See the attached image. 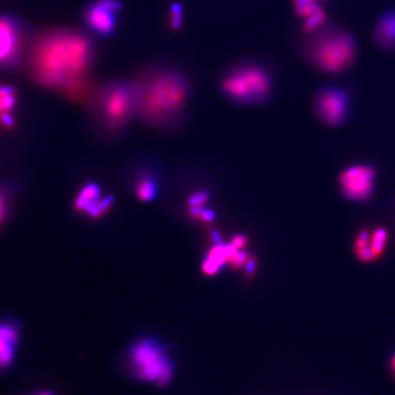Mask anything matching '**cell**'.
I'll use <instances>...</instances> for the list:
<instances>
[{"instance_id": "6da1fadb", "label": "cell", "mask_w": 395, "mask_h": 395, "mask_svg": "<svg viewBox=\"0 0 395 395\" xmlns=\"http://www.w3.org/2000/svg\"><path fill=\"white\" fill-rule=\"evenodd\" d=\"M97 56L95 37L88 32L56 28L37 37L30 46V74L43 87L77 92L89 80Z\"/></svg>"}, {"instance_id": "7a4b0ae2", "label": "cell", "mask_w": 395, "mask_h": 395, "mask_svg": "<svg viewBox=\"0 0 395 395\" xmlns=\"http://www.w3.org/2000/svg\"><path fill=\"white\" fill-rule=\"evenodd\" d=\"M137 119L155 129L176 128L193 105L195 86L191 75L175 62L148 64L133 78Z\"/></svg>"}, {"instance_id": "3957f363", "label": "cell", "mask_w": 395, "mask_h": 395, "mask_svg": "<svg viewBox=\"0 0 395 395\" xmlns=\"http://www.w3.org/2000/svg\"><path fill=\"white\" fill-rule=\"evenodd\" d=\"M88 122L103 137L125 131L137 118V95L131 79L112 78L98 85L88 97Z\"/></svg>"}, {"instance_id": "277c9868", "label": "cell", "mask_w": 395, "mask_h": 395, "mask_svg": "<svg viewBox=\"0 0 395 395\" xmlns=\"http://www.w3.org/2000/svg\"><path fill=\"white\" fill-rule=\"evenodd\" d=\"M274 88L272 71L249 58L229 64L220 75V94L237 105H263L270 99Z\"/></svg>"}, {"instance_id": "5b68a950", "label": "cell", "mask_w": 395, "mask_h": 395, "mask_svg": "<svg viewBox=\"0 0 395 395\" xmlns=\"http://www.w3.org/2000/svg\"><path fill=\"white\" fill-rule=\"evenodd\" d=\"M125 368L135 379L166 387L174 379L176 367L167 344L144 336L132 342L128 349Z\"/></svg>"}, {"instance_id": "8992f818", "label": "cell", "mask_w": 395, "mask_h": 395, "mask_svg": "<svg viewBox=\"0 0 395 395\" xmlns=\"http://www.w3.org/2000/svg\"><path fill=\"white\" fill-rule=\"evenodd\" d=\"M357 53L355 39L337 26L317 30L306 44V55L312 63L326 73H340L353 63Z\"/></svg>"}, {"instance_id": "52a82bcc", "label": "cell", "mask_w": 395, "mask_h": 395, "mask_svg": "<svg viewBox=\"0 0 395 395\" xmlns=\"http://www.w3.org/2000/svg\"><path fill=\"white\" fill-rule=\"evenodd\" d=\"M28 28L11 13L0 15V69H15L26 55Z\"/></svg>"}, {"instance_id": "ba28073f", "label": "cell", "mask_w": 395, "mask_h": 395, "mask_svg": "<svg viewBox=\"0 0 395 395\" xmlns=\"http://www.w3.org/2000/svg\"><path fill=\"white\" fill-rule=\"evenodd\" d=\"M122 0H89L82 10V20L88 33L95 37H111L120 26Z\"/></svg>"}, {"instance_id": "9c48e42d", "label": "cell", "mask_w": 395, "mask_h": 395, "mask_svg": "<svg viewBox=\"0 0 395 395\" xmlns=\"http://www.w3.org/2000/svg\"><path fill=\"white\" fill-rule=\"evenodd\" d=\"M349 109V95L340 87H325L315 98L316 114L324 123L336 127L345 122Z\"/></svg>"}, {"instance_id": "30bf717a", "label": "cell", "mask_w": 395, "mask_h": 395, "mask_svg": "<svg viewBox=\"0 0 395 395\" xmlns=\"http://www.w3.org/2000/svg\"><path fill=\"white\" fill-rule=\"evenodd\" d=\"M376 174L372 167L358 165L346 169L340 176L342 193L353 201H366L372 193Z\"/></svg>"}, {"instance_id": "8fae6325", "label": "cell", "mask_w": 395, "mask_h": 395, "mask_svg": "<svg viewBox=\"0 0 395 395\" xmlns=\"http://www.w3.org/2000/svg\"><path fill=\"white\" fill-rule=\"evenodd\" d=\"M114 202L112 195L103 197V191L99 184L89 182L79 190L75 200V209L91 219H100L110 210Z\"/></svg>"}, {"instance_id": "7c38bea8", "label": "cell", "mask_w": 395, "mask_h": 395, "mask_svg": "<svg viewBox=\"0 0 395 395\" xmlns=\"http://www.w3.org/2000/svg\"><path fill=\"white\" fill-rule=\"evenodd\" d=\"M20 331L11 322H0V370H7L16 357Z\"/></svg>"}, {"instance_id": "4fadbf2b", "label": "cell", "mask_w": 395, "mask_h": 395, "mask_svg": "<svg viewBox=\"0 0 395 395\" xmlns=\"http://www.w3.org/2000/svg\"><path fill=\"white\" fill-rule=\"evenodd\" d=\"M374 37L385 50H395V9L380 17L374 29Z\"/></svg>"}, {"instance_id": "5bb4252c", "label": "cell", "mask_w": 395, "mask_h": 395, "mask_svg": "<svg viewBox=\"0 0 395 395\" xmlns=\"http://www.w3.org/2000/svg\"><path fill=\"white\" fill-rule=\"evenodd\" d=\"M134 191L143 202L153 200L158 193V182L155 177L148 173H142L134 182Z\"/></svg>"}, {"instance_id": "9a60e30c", "label": "cell", "mask_w": 395, "mask_h": 395, "mask_svg": "<svg viewBox=\"0 0 395 395\" xmlns=\"http://www.w3.org/2000/svg\"><path fill=\"white\" fill-rule=\"evenodd\" d=\"M355 250L360 261H372L377 258L372 252L371 246H370V236L365 231L360 233L358 238L356 240Z\"/></svg>"}, {"instance_id": "2e32d148", "label": "cell", "mask_w": 395, "mask_h": 395, "mask_svg": "<svg viewBox=\"0 0 395 395\" xmlns=\"http://www.w3.org/2000/svg\"><path fill=\"white\" fill-rule=\"evenodd\" d=\"M325 18H326V15H325L324 10L319 7L312 15H310L308 18H306L304 30L306 32L317 31L324 24Z\"/></svg>"}, {"instance_id": "e0dca14e", "label": "cell", "mask_w": 395, "mask_h": 395, "mask_svg": "<svg viewBox=\"0 0 395 395\" xmlns=\"http://www.w3.org/2000/svg\"><path fill=\"white\" fill-rule=\"evenodd\" d=\"M385 243H387V231L385 229H377L370 237V246L376 257L381 255L382 252L385 250Z\"/></svg>"}, {"instance_id": "ac0fdd59", "label": "cell", "mask_w": 395, "mask_h": 395, "mask_svg": "<svg viewBox=\"0 0 395 395\" xmlns=\"http://www.w3.org/2000/svg\"><path fill=\"white\" fill-rule=\"evenodd\" d=\"M319 8L315 0H295V9L301 18H308L316 9Z\"/></svg>"}, {"instance_id": "d6986e66", "label": "cell", "mask_w": 395, "mask_h": 395, "mask_svg": "<svg viewBox=\"0 0 395 395\" xmlns=\"http://www.w3.org/2000/svg\"><path fill=\"white\" fill-rule=\"evenodd\" d=\"M389 366H390L391 374H392L393 378L395 379V351L392 353V356H391Z\"/></svg>"}, {"instance_id": "ffe728a7", "label": "cell", "mask_w": 395, "mask_h": 395, "mask_svg": "<svg viewBox=\"0 0 395 395\" xmlns=\"http://www.w3.org/2000/svg\"><path fill=\"white\" fill-rule=\"evenodd\" d=\"M5 202H3V199L1 195H0V222L3 221V216H5Z\"/></svg>"}, {"instance_id": "44dd1931", "label": "cell", "mask_w": 395, "mask_h": 395, "mask_svg": "<svg viewBox=\"0 0 395 395\" xmlns=\"http://www.w3.org/2000/svg\"><path fill=\"white\" fill-rule=\"evenodd\" d=\"M35 395H54V394H53V393L46 392V391H45V392L37 393V394Z\"/></svg>"}]
</instances>
